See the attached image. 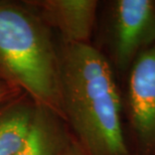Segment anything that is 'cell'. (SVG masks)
<instances>
[{
  "label": "cell",
  "instance_id": "6da1fadb",
  "mask_svg": "<svg viewBox=\"0 0 155 155\" xmlns=\"http://www.w3.org/2000/svg\"><path fill=\"white\" fill-rule=\"evenodd\" d=\"M64 118L87 155H129L121 100L105 55L89 43H64L58 54Z\"/></svg>",
  "mask_w": 155,
  "mask_h": 155
},
{
  "label": "cell",
  "instance_id": "7a4b0ae2",
  "mask_svg": "<svg viewBox=\"0 0 155 155\" xmlns=\"http://www.w3.org/2000/svg\"><path fill=\"white\" fill-rule=\"evenodd\" d=\"M0 79L64 118L58 54L45 23L26 5L0 1Z\"/></svg>",
  "mask_w": 155,
  "mask_h": 155
},
{
  "label": "cell",
  "instance_id": "3957f363",
  "mask_svg": "<svg viewBox=\"0 0 155 155\" xmlns=\"http://www.w3.org/2000/svg\"><path fill=\"white\" fill-rule=\"evenodd\" d=\"M155 45V3L119 0L114 11V51L122 70L145 49Z\"/></svg>",
  "mask_w": 155,
  "mask_h": 155
},
{
  "label": "cell",
  "instance_id": "277c9868",
  "mask_svg": "<svg viewBox=\"0 0 155 155\" xmlns=\"http://www.w3.org/2000/svg\"><path fill=\"white\" fill-rule=\"evenodd\" d=\"M128 102L132 126L139 140L145 146L155 147V45L133 61Z\"/></svg>",
  "mask_w": 155,
  "mask_h": 155
},
{
  "label": "cell",
  "instance_id": "5b68a950",
  "mask_svg": "<svg viewBox=\"0 0 155 155\" xmlns=\"http://www.w3.org/2000/svg\"><path fill=\"white\" fill-rule=\"evenodd\" d=\"M40 12L46 22L61 32L64 43H88L96 20V0H36L26 1Z\"/></svg>",
  "mask_w": 155,
  "mask_h": 155
},
{
  "label": "cell",
  "instance_id": "8992f818",
  "mask_svg": "<svg viewBox=\"0 0 155 155\" xmlns=\"http://www.w3.org/2000/svg\"><path fill=\"white\" fill-rule=\"evenodd\" d=\"M61 118L54 112L41 106L35 111L24 140L14 155H61L70 139Z\"/></svg>",
  "mask_w": 155,
  "mask_h": 155
},
{
  "label": "cell",
  "instance_id": "52a82bcc",
  "mask_svg": "<svg viewBox=\"0 0 155 155\" xmlns=\"http://www.w3.org/2000/svg\"><path fill=\"white\" fill-rule=\"evenodd\" d=\"M36 105L14 99L0 106V155H14L31 124Z\"/></svg>",
  "mask_w": 155,
  "mask_h": 155
},
{
  "label": "cell",
  "instance_id": "ba28073f",
  "mask_svg": "<svg viewBox=\"0 0 155 155\" xmlns=\"http://www.w3.org/2000/svg\"><path fill=\"white\" fill-rule=\"evenodd\" d=\"M18 93H20V91L16 87L0 79V106L16 99Z\"/></svg>",
  "mask_w": 155,
  "mask_h": 155
},
{
  "label": "cell",
  "instance_id": "9c48e42d",
  "mask_svg": "<svg viewBox=\"0 0 155 155\" xmlns=\"http://www.w3.org/2000/svg\"><path fill=\"white\" fill-rule=\"evenodd\" d=\"M61 155H87L78 141H70Z\"/></svg>",
  "mask_w": 155,
  "mask_h": 155
}]
</instances>
